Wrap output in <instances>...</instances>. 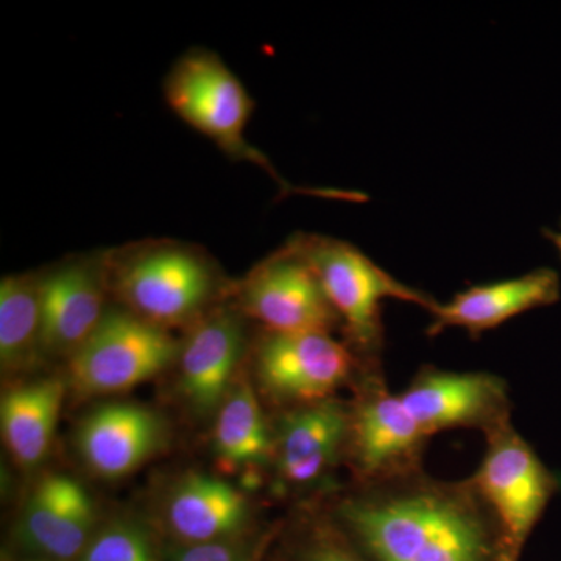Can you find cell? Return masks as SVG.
<instances>
[{"mask_svg":"<svg viewBox=\"0 0 561 561\" xmlns=\"http://www.w3.org/2000/svg\"><path fill=\"white\" fill-rule=\"evenodd\" d=\"M324 511L370 561H500L504 531L470 479L421 470L356 483Z\"/></svg>","mask_w":561,"mask_h":561,"instance_id":"1","label":"cell"},{"mask_svg":"<svg viewBox=\"0 0 561 561\" xmlns=\"http://www.w3.org/2000/svg\"><path fill=\"white\" fill-rule=\"evenodd\" d=\"M164 98L173 113L195 131L213 140L227 157L251 162L275 180L283 194L316 195L334 201H367L364 194L341 190H308L291 186L273 168L271 160L245 138L254 102L242 81L219 55L194 49L184 54L164 81Z\"/></svg>","mask_w":561,"mask_h":561,"instance_id":"2","label":"cell"},{"mask_svg":"<svg viewBox=\"0 0 561 561\" xmlns=\"http://www.w3.org/2000/svg\"><path fill=\"white\" fill-rule=\"evenodd\" d=\"M291 241L319 276L345 342L368 364L383 365V301L411 302L427 312L438 305L432 295L394 278L348 242L317 234H298Z\"/></svg>","mask_w":561,"mask_h":561,"instance_id":"3","label":"cell"},{"mask_svg":"<svg viewBox=\"0 0 561 561\" xmlns=\"http://www.w3.org/2000/svg\"><path fill=\"white\" fill-rule=\"evenodd\" d=\"M353 390L345 449L353 482L387 481L421 470L430 437L400 393L389 389L383 368L365 371Z\"/></svg>","mask_w":561,"mask_h":561,"instance_id":"4","label":"cell"},{"mask_svg":"<svg viewBox=\"0 0 561 561\" xmlns=\"http://www.w3.org/2000/svg\"><path fill=\"white\" fill-rule=\"evenodd\" d=\"M375 368L383 365L368 364L348 343L327 332H267L254 354L261 389L287 409L331 400Z\"/></svg>","mask_w":561,"mask_h":561,"instance_id":"5","label":"cell"},{"mask_svg":"<svg viewBox=\"0 0 561 561\" xmlns=\"http://www.w3.org/2000/svg\"><path fill=\"white\" fill-rule=\"evenodd\" d=\"M485 443L471 481L500 522L507 548L522 556L561 482L512 423L486 435Z\"/></svg>","mask_w":561,"mask_h":561,"instance_id":"6","label":"cell"},{"mask_svg":"<svg viewBox=\"0 0 561 561\" xmlns=\"http://www.w3.org/2000/svg\"><path fill=\"white\" fill-rule=\"evenodd\" d=\"M180 356L175 339L131 311L111 309L70 357V381L81 393L130 390L164 371Z\"/></svg>","mask_w":561,"mask_h":561,"instance_id":"7","label":"cell"},{"mask_svg":"<svg viewBox=\"0 0 561 561\" xmlns=\"http://www.w3.org/2000/svg\"><path fill=\"white\" fill-rule=\"evenodd\" d=\"M214 286L208 261L179 243H151L117 271V287L130 311L162 328L197 316Z\"/></svg>","mask_w":561,"mask_h":561,"instance_id":"8","label":"cell"},{"mask_svg":"<svg viewBox=\"0 0 561 561\" xmlns=\"http://www.w3.org/2000/svg\"><path fill=\"white\" fill-rule=\"evenodd\" d=\"M427 437L454 430L486 435L512 423L508 383L489 371H451L423 365L400 393Z\"/></svg>","mask_w":561,"mask_h":561,"instance_id":"9","label":"cell"},{"mask_svg":"<svg viewBox=\"0 0 561 561\" xmlns=\"http://www.w3.org/2000/svg\"><path fill=\"white\" fill-rule=\"evenodd\" d=\"M242 298L251 319L273 334H334L341 328L319 276L294 241L254 268Z\"/></svg>","mask_w":561,"mask_h":561,"instance_id":"10","label":"cell"},{"mask_svg":"<svg viewBox=\"0 0 561 561\" xmlns=\"http://www.w3.org/2000/svg\"><path fill=\"white\" fill-rule=\"evenodd\" d=\"M348 427V401L339 398L287 409L275 427L272 467L279 485L289 491L321 489L345 463Z\"/></svg>","mask_w":561,"mask_h":561,"instance_id":"11","label":"cell"},{"mask_svg":"<svg viewBox=\"0 0 561 561\" xmlns=\"http://www.w3.org/2000/svg\"><path fill=\"white\" fill-rule=\"evenodd\" d=\"M168 427L157 412L133 404L111 402L95 409L77 432L84 463L105 479L124 478L164 448Z\"/></svg>","mask_w":561,"mask_h":561,"instance_id":"12","label":"cell"},{"mask_svg":"<svg viewBox=\"0 0 561 561\" xmlns=\"http://www.w3.org/2000/svg\"><path fill=\"white\" fill-rule=\"evenodd\" d=\"M560 295V276L552 268H537L518 278L479 284L454 295L445 305L438 302L430 311L426 334L435 337L459 328L472 339H479L515 317L556 305Z\"/></svg>","mask_w":561,"mask_h":561,"instance_id":"13","label":"cell"},{"mask_svg":"<svg viewBox=\"0 0 561 561\" xmlns=\"http://www.w3.org/2000/svg\"><path fill=\"white\" fill-rule=\"evenodd\" d=\"M95 507L90 493L69 476L51 474L33 490L22 512L25 548L51 560H72L91 542Z\"/></svg>","mask_w":561,"mask_h":561,"instance_id":"14","label":"cell"},{"mask_svg":"<svg viewBox=\"0 0 561 561\" xmlns=\"http://www.w3.org/2000/svg\"><path fill=\"white\" fill-rule=\"evenodd\" d=\"M38 290L41 351L72 357L105 316L101 267L72 262L39 279Z\"/></svg>","mask_w":561,"mask_h":561,"instance_id":"15","label":"cell"},{"mask_svg":"<svg viewBox=\"0 0 561 561\" xmlns=\"http://www.w3.org/2000/svg\"><path fill=\"white\" fill-rule=\"evenodd\" d=\"M243 346L242 321L234 312L213 313L195 328L179 356L181 393L192 411H219L231 393Z\"/></svg>","mask_w":561,"mask_h":561,"instance_id":"16","label":"cell"},{"mask_svg":"<svg viewBox=\"0 0 561 561\" xmlns=\"http://www.w3.org/2000/svg\"><path fill=\"white\" fill-rule=\"evenodd\" d=\"M250 518V505L231 483L208 474H192L172 491L168 522L173 534L191 545L225 541Z\"/></svg>","mask_w":561,"mask_h":561,"instance_id":"17","label":"cell"},{"mask_svg":"<svg viewBox=\"0 0 561 561\" xmlns=\"http://www.w3.org/2000/svg\"><path fill=\"white\" fill-rule=\"evenodd\" d=\"M62 398L65 383L60 379H43L3 394L0 404L3 440L22 467H35L46 459Z\"/></svg>","mask_w":561,"mask_h":561,"instance_id":"18","label":"cell"},{"mask_svg":"<svg viewBox=\"0 0 561 561\" xmlns=\"http://www.w3.org/2000/svg\"><path fill=\"white\" fill-rule=\"evenodd\" d=\"M214 448L230 467H267L275 457L271 427L250 383H238L217 412Z\"/></svg>","mask_w":561,"mask_h":561,"instance_id":"19","label":"cell"},{"mask_svg":"<svg viewBox=\"0 0 561 561\" xmlns=\"http://www.w3.org/2000/svg\"><path fill=\"white\" fill-rule=\"evenodd\" d=\"M41 351L38 280L7 276L0 283V362L16 371Z\"/></svg>","mask_w":561,"mask_h":561,"instance_id":"20","label":"cell"},{"mask_svg":"<svg viewBox=\"0 0 561 561\" xmlns=\"http://www.w3.org/2000/svg\"><path fill=\"white\" fill-rule=\"evenodd\" d=\"M284 561H370L345 531L321 511L305 516L287 542Z\"/></svg>","mask_w":561,"mask_h":561,"instance_id":"21","label":"cell"},{"mask_svg":"<svg viewBox=\"0 0 561 561\" xmlns=\"http://www.w3.org/2000/svg\"><path fill=\"white\" fill-rule=\"evenodd\" d=\"M81 561H157L147 531L133 523H114L92 538Z\"/></svg>","mask_w":561,"mask_h":561,"instance_id":"22","label":"cell"},{"mask_svg":"<svg viewBox=\"0 0 561 561\" xmlns=\"http://www.w3.org/2000/svg\"><path fill=\"white\" fill-rule=\"evenodd\" d=\"M173 561H241V553L227 541L191 545Z\"/></svg>","mask_w":561,"mask_h":561,"instance_id":"23","label":"cell"},{"mask_svg":"<svg viewBox=\"0 0 561 561\" xmlns=\"http://www.w3.org/2000/svg\"><path fill=\"white\" fill-rule=\"evenodd\" d=\"M546 236H548L549 241L552 242V245L556 247L557 251H559L561 256V221H560V228L557 231H548L546 232Z\"/></svg>","mask_w":561,"mask_h":561,"instance_id":"24","label":"cell"},{"mask_svg":"<svg viewBox=\"0 0 561 561\" xmlns=\"http://www.w3.org/2000/svg\"><path fill=\"white\" fill-rule=\"evenodd\" d=\"M519 557L522 556H518V553L505 551L504 553H502L500 561H519Z\"/></svg>","mask_w":561,"mask_h":561,"instance_id":"25","label":"cell"}]
</instances>
